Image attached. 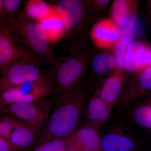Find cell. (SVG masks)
Returning <instances> with one entry per match:
<instances>
[{
  "mask_svg": "<svg viewBox=\"0 0 151 151\" xmlns=\"http://www.w3.org/2000/svg\"><path fill=\"white\" fill-rule=\"evenodd\" d=\"M42 127L19 122L14 127L9 141L19 150L28 149L37 143Z\"/></svg>",
  "mask_w": 151,
  "mask_h": 151,
  "instance_id": "11",
  "label": "cell"
},
{
  "mask_svg": "<svg viewBox=\"0 0 151 151\" xmlns=\"http://www.w3.org/2000/svg\"><path fill=\"white\" fill-rule=\"evenodd\" d=\"M8 140L0 137V151H19Z\"/></svg>",
  "mask_w": 151,
  "mask_h": 151,
  "instance_id": "26",
  "label": "cell"
},
{
  "mask_svg": "<svg viewBox=\"0 0 151 151\" xmlns=\"http://www.w3.org/2000/svg\"><path fill=\"white\" fill-rule=\"evenodd\" d=\"M147 96L128 100L119 105L118 116L115 119L142 132H150L151 99Z\"/></svg>",
  "mask_w": 151,
  "mask_h": 151,
  "instance_id": "7",
  "label": "cell"
},
{
  "mask_svg": "<svg viewBox=\"0 0 151 151\" xmlns=\"http://www.w3.org/2000/svg\"><path fill=\"white\" fill-rule=\"evenodd\" d=\"M55 98L11 104L0 108V111L22 123L43 127L54 105Z\"/></svg>",
  "mask_w": 151,
  "mask_h": 151,
  "instance_id": "6",
  "label": "cell"
},
{
  "mask_svg": "<svg viewBox=\"0 0 151 151\" xmlns=\"http://www.w3.org/2000/svg\"><path fill=\"white\" fill-rule=\"evenodd\" d=\"M18 122L9 116L0 115V137L9 140L14 127Z\"/></svg>",
  "mask_w": 151,
  "mask_h": 151,
  "instance_id": "23",
  "label": "cell"
},
{
  "mask_svg": "<svg viewBox=\"0 0 151 151\" xmlns=\"http://www.w3.org/2000/svg\"><path fill=\"white\" fill-rule=\"evenodd\" d=\"M55 8L46 2L41 0H30L27 2L24 12L30 18L40 22L54 13Z\"/></svg>",
  "mask_w": 151,
  "mask_h": 151,
  "instance_id": "18",
  "label": "cell"
},
{
  "mask_svg": "<svg viewBox=\"0 0 151 151\" xmlns=\"http://www.w3.org/2000/svg\"><path fill=\"white\" fill-rule=\"evenodd\" d=\"M105 124L100 137V146L104 151H133L143 142L146 136L135 127L113 119Z\"/></svg>",
  "mask_w": 151,
  "mask_h": 151,
  "instance_id": "4",
  "label": "cell"
},
{
  "mask_svg": "<svg viewBox=\"0 0 151 151\" xmlns=\"http://www.w3.org/2000/svg\"><path fill=\"white\" fill-rule=\"evenodd\" d=\"M55 9L64 22L66 30L75 29L84 15V5L78 0H59Z\"/></svg>",
  "mask_w": 151,
  "mask_h": 151,
  "instance_id": "10",
  "label": "cell"
},
{
  "mask_svg": "<svg viewBox=\"0 0 151 151\" xmlns=\"http://www.w3.org/2000/svg\"><path fill=\"white\" fill-rule=\"evenodd\" d=\"M146 49L145 46L141 42L136 41L129 44L124 59V67L127 71L134 72L140 68Z\"/></svg>",
  "mask_w": 151,
  "mask_h": 151,
  "instance_id": "15",
  "label": "cell"
},
{
  "mask_svg": "<svg viewBox=\"0 0 151 151\" xmlns=\"http://www.w3.org/2000/svg\"><path fill=\"white\" fill-rule=\"evenodd\" d=\"M10 20L6 16L3 7V0H0V32L9 31Z\"/></svg>",
  "mask_w": 151,
  "mask_h": 151,
  "instance_id": "25",
  "label": "cell"
},
{
  "mask_svg": "<svg viewBox=\"0 0 151 151\" xmlns=\"http://www.w3.org/2000/svg\"><path fill=\"white\" fill-rule=\"evenodd\" d=\"M17 42L10 31L0 32V71L24 55L27 50L15 44Z\"/></svg>",
  "mask_w": 151,
  "mask_h": 151,
  "instance_id": "12",
  "label": "cell"
},
{
  "mask_svg": "<svg viewBox=\"0 0 151 151\" xmlns=\"http://www.w3.org/2000/svg\"><path fill=\"white\" fill-rule=\"evenodd\" d=\"M52 93L51 85L45 82H30L9 87L0 92V108L11 104L44 99Z\"/></svg>",
  "mask_w": 151,
  "mask_h": 151,
  "instance_id": "8",
  "label": "cell"
},
{
  "mask_svg": "<svg viewBox=\"0 0 151 151\" xmlns=\"http://www.w3.org/2000/svg\"><path fill=\"white\" fill-rule=\"evenodd\" d=\"M97 3H98V5L102 7H105L106 6L108 5V4L110 2V1L109 0H99V1H97Z\"/></svg>",
  "mask_w": 151,
  "mask_h": 151,
  "instance_id": "28",
  "label": "cell"
},
{
  "mask_svg": "<svg viewBox=\"0 0 151 151\" xmlns=\"http://www.w3.org/2000/svg\"><path fill=\"white\" fill-rule=\"evenodd\" d=\"M151 62V53L150 50L147 49L143 55L142 65H150Z\"/></svg>",
  "mask_w": 151,
  "mask_h": 151,
  "instance_id": "27",
  "label": "cell"
},
{
  "mask_svg": "<svg viewBox=\"0 0 151 151\" xmlns=\"http://www.w3.org/2000/svg\"><path fill=\"white\" fill-rule=\"evenodd\" d=\"M40 62L28 50L2 72L0 78V92L9 87L30 82H45L51 85L48 71L42 68Z\"/></svg>",
  "mask_w": 151,
  "mask_h": 151,
  "instance_id": "3",
  "label": "cell"
},
{
  "mask_svg": "<svg viewBox=\"0 0 151 151\" xmlns=\"http://www.w3.org/2000/svg\"><path fill=\"white\" fill-rule=\"evenodd\" d=\"M123 87V78L120 73H115L103 81L99 93H97L113 111L118 101Z\"/></svg>",
  "mask_w": 151,
  "mask_h": 151,
  "instance_id": "13",
  "label": "cell"
},
{
  "mask_svg": "<svg viewBox=\"0 0 151 151\" xmlns=\"http://www.w3.org/2000/svg\"><path fill=\"white\" fill-rule=\"evenodd\" d=\"M56 96L37 144L53 139L70 137L85 120L89 96L82 86L77 84Z\"/></svg>",
  "mask_w": 151,
  "mask_h": 151,
  "instance_id": "1",
  "label": "cell"
},
{
  "mask_svg": "<svg viewBox=\"0 0 151 151\" xmlns=\"http://www.w3.org/2000/svg\"><path fill=\"white\" fill-rule=\"evenodd\" d=\"M48 71L53 93L58 95L78 84L84 73V63L80 55L73 52L63 62L56 60Z\"/></svg>",
  "mask_w": 151,
  "mask_h": 151,
  "instance_id": "5",
  "label": "cell"
},
{
  "mask_svg": "<svg viewBox=\"0 0 151 151\" xmlns=\"http://www.w3.org/2000/svg\"><path fill=\"white\" fill-rule=\"evenodd\" d=\"M92 37L100 46L112 45L119 37V32L114 23L105 21L99 23L94 27L92 32Z\"/></svg>",
  "mask_w": 151,
  "mask_h": 151,
  "instance_id": "14",
  "label": "cell"
},
{
  "mask_svg": "<svg viewBox=\"0 0 151 151\" xmlns=\"http://www.w3.org/2000/svg\"><path fill=\"white\" fill-rule=\"evenodd\" d=\"M151 91V67L144 70L131 86L129 95L126 100H131L147 96Z\"/></svg>",
  "mask_w": 151,
  "mask_h": 151,
  "instance_id": "19",
  "label": "cell"
},
{
  "mask_svg": "<svg viewBox=\"0 0 151 151\" xmlns=\"http://www.w3.org/2000/svg\"><path fill=\"white\" fill-rule=\"evenodd\" d=\"M40 23L50 42L58 40L66 31L64 22L55 9L51 16Z\"/></svg>",
  "mask_w": 151,
  "mask_h": 151,
  "instance_id": "16",
  "label": "cell"
},
{
  "mask_svg": "<svg viewBox=\"0 0 151 151\" xmlns=\"http://www.w3.org/2000/svg\"><path fill=\"white\" fill-rule=\"evenodd\" d=\"M89 151L96 150L100 146V134L94 127L89 125L81 127L71 136Z\"/></svg>",
  "mask_w": 151,
  "mask_h": 151,
  "instance_id": "17",
  "label": "cell"
},
{
  "mask_svg": "<svg viewBox=\"0 0 151 151\" xmlns=\"http://www.w3.org/2000/svg\"><path fill=\"white\" fill-rule=\"evenodd\" d=\"M116 63V57L107 52H101L95 55L92 61V68L95 73L103 75L113 68Z\"/></svg>",
  "mask_w": 151,
  "mask_h": 151,
  "instance_id": "20",
  "label": "cell"
},
{
  "mask_svg": "<svg viewBox=\"0 0 151 151\" xmlns=\"http://www.w3.org/2000/svg\"><path fill=\"white\" fill-rule=\"evenodd\" d=\"M66 139H53L39 143L34 151H68Z\"/></svg>",
  "mask_w": 151,
  "mask_h": 151,
  "instance_id": "22",
  "label": "cell"
},
{
  "mask_svg": "<svg viewBox=\"0 0 151 151\" xmlns=\"http://www.w3.org/2000/svg\"><path fill=\"white\" fill-rule=\"evenodd\" d=\"M113 111L97 94L89 97L85 112L86 125L96 128L103 127L112 119Z\"/></svg>",
  "mask_w": 151,
  "mask_h": 151,
  "instance_id": "9",
  "label": "cell"
},
{
  "mask_svg": "<svg viewBox=\"0 0 151 151\" xmlns=\"http://www.w3.org/2000/svg\"><path fill=\"white\" fill-rule=\"evenodd\" d=\"M129 2L125 0H116L112 6L111 14L113 21L120 25H125L131 18Z\"/></svg>",
  "mask_w": 151,
  "mask_h": 151,
  "instance_id": "21",
  "label": "cell"
},
{
  "mask_svg": "<svg viewBox=\"0 0 151 151\" xmlns=\"http://www.w3.org/2000/svg\"><path fill=\"white\" fill-rule=\"evenodd\" d=\"M10 31L17 41L28 48L38 57L51 65L56 59L51 44L40 23L28 17L24 10L10 21Z\"/></svg>",
  "mask_w": 151,
  "mask_h": 151,
  "instance_id": "2",
  "label": "cell"
},
{
  "mask_svg": "<svg viewBox=\"0 0 151 151\" xmlns=\"http://www.w3.org/2000/svg\"><path fill=\"white\" fill-rule=\"evenodd\" d=\"M22 1L21 0H3L4 11L9 20L13 19L20 13Z\"/></svg>",
  "mask_w": 151,
  "mask_h": 151,
  "instance_id": "24",
  "label": "cell"
}]
</instances>
